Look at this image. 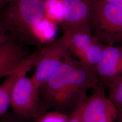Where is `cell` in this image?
Wrapping results in <instances>:
<instances>
[{"mask_svg":"<svg viewBox=\"0 0 122 122\" xmlns=\"http://www.w3.org/2000/svg\"><path fill=\"white\" fill-rule=\"evenodd\" d=\"M99 82L96 70L71 55L39 88V116L49 109L69 116L83 103L88 91Z\"/></svg>","mask_w":122,"mask_h":122,"instance_id":"6da1fadb","label":"cell"},{"mask_svg":"<svg viewBox=\"0 0 122 122\" xmlns=\"http://www.w3.org/2000/svg\"><path fill=\"white\" fill-rule=\"evenodd\" d=\"M46 0H10L0 11V23L21 45L38 43L33 33L45 17Z\"/></svg>","mask_w":122,"mask_h":122,"instance_id":"7a4b0ae2","label":"cell"},{"mask_svg":"<svg viewBox=\"0 0 122 122\" xmlns=\"http://www.w3.org/2000/svg\"><path fill=\"white\" fill-rule=\"evenodd\" d=\"M91 30L93 37L108 46L122 44V9L103 0H93Z\"/></svg>","mask_w":122,"mask_h":122,"instance_id":"3957f363","label":"cell"},{"mask_svg":"<svg viewBox=\"0 0 122 122\" xmlns=\"http://www.w3.org/2000/svg\"><path fill=\"white\" fill-rule=\"evenodd\" d=\"M66 35L64 33L60 38L42 48L41 56L36 70L31 78L35 87L39 89L65 62L71 55Z\"/></svg>","mask_w":122,"mask_h":122,"instance_id":"277c9868","label":"cell"},{"mask_svg":"<svg viewBox=\"0 0 122 122\" xmlns=\"http://www.w3.org/2000/svg\"><path fill=\"white\" fill-rule=\"evenodd\" d=\"M70 52L84 65L96 71L102 60L105 45L95 39L91 29L64 32Z\"/></svg>","mask_w":122,"mask_h":122,"instance_id":"5b68a950","label":"cell"},{"mask_svg":"<svg viewBox=\"0 0 122 122\" xmlns=\"http://www.w3.org/2000/svg\"><path fill=\"white\" fill-rule=\"evenodd\" d=\"M14 113L29 119L38 117L40 111L39 90L26 74L18 79L10 100Z\"/></svg>","mask_w":122,"mask_h":122,"instance_id":"8992f818","label":"cell"},{"mask_svg":"<svg viewBox=\"0 0 122 122\" xmlns=\"http://www.w3.org/2000/svg\"><path fill=\"white\" fill-rule=\"evenodd\" d=\"M105 87L100 81L92 89V95L81 104L82 122H114L116 120L117 109L105 96Z\"/></svg>","mask_w":122,"mask_h":122,"instance_id":"52a82bcc","label":"cell"},{"mask_svg":"<svg viewBox=\"0 0 122 122\" xmlns=\"http://www.w3.org/2000/svg\"><path fill=\"white\" fill-rule=\"evenodd\" d=\"M64 32L91 29L93 0H62Z\"/></svg>","mask_w":122,"mask_h":122,"instance_id":"ba28073f","label":"cell"},{"mask_svg":"<svg viewBox=\"0 0 122 122\" xmlns=\"http://www.w3.org/2000/svg\"><path fill=\"white\" fill-rule=\"evenodd\" d=\"M96 72L100 81L107 88L122 80V45H105Z\"/></svg>","mask_w":122,"mask_h":122,"instance_id":"9c48e42d","label":"cell"},{"mask_svg":"<svg viewBox=\"0 0 122 122\" xmlns=\"http://www.w3.org/2000/svg\"><path fill=\"white\" fill-rule=\"evenodd\" d=\"M41 49L38 48L27 57L16 70L5 77L0 85V118L7 113L10 106L13 89L18 79L37 65L41 55Z\"/></svg>","mask_w":122,"mask_h":122,"instance_id":"30bf717a","label":"cell"},{"mask_svg":"<svg viewBox=\"0 0 122 122\" xmlns=\"http://www.w3.org/2000/svg\"><path fill=\"white\" fill-rule=\"evenodd\" d=\"M33 35L37 43L52 38L54 31L52 25L45 17L33 28Z\"/></svg>","mask_w":122,"mask_h":122,"instance_id":"8fae6325","label":"cell"},{"mask_svg":"<svg viewBox=\"0 0 122 122\" xmlns=\"http://www.w3.org/2000/svg\"><path fill=\"white\" fill-rule=\"evenodd\" d=\"M45 16L53 20H63L64 9L62 0H46Z\"/></svg>","mask_w":122,"mask_h":122,"instance_id":"7c38bea8","label":"cell"},{"mask_svg":"<svg viewBox=\"0 0 122 122\" xmlns=\"http://www.w3.org/2000/svg\"><path fill=\"white\" fill-rule=\"evenodd\" d=\"M109 99L117 110L122 111V80L108 88Z\"/></svg>","mask_w":122,"mask_h":122,"instance_id":"4fadbf2b","label":"cell"},{"mask_svg":"<svg viewBox=\"0 0 122 122\" xmlns=\"http://www.w3.org/2000/svg\"><path fill=\"white\" fill-rule=\"evenodd\" d=\"M68 116L55 110L45 112L35 118V122H67Z\"/></svg>","mask_w":122,"mask_h":122,"instance_id":"5bb4252c","label":"cell"},{"mask_svg":"<svg viewBox=\"0 0 122 122\" xmlns=\"http://www.w3.org/2000/svg\"><path fill=\"white\" fill-rule=\"evenodd\" d=\"M1 118L0 122H29V120H30L15 113H6Z\"/></svg>","mask_w":122,"mask_h":122,"instance_id":"9a60e30c","label":"cell"},{"mask_svg":"<svg viewBox=\"0 0 122 122\" xmlns=\"http://www.w3.org/2000/svg\"><path fill=\"white\" fill-rule=\"evenodd\" d=\"M12 40L8 31L0 23V47L6 45Z\"/></svg>","mask_w":122,"mask_h":122,"instance_id":"2e32d148","label":"cell"},{"mask_svg":"<svg viewBox=\"0 0 122 122\" xmlns=\"http://www.w3.org/2000/svg\"><path fill=\"white\" fill-rule=\"evenodd\" d=\"M81 105L68 116L67 122H82L81 117Z\"/></svg>","mask_w":122,"mask_h":122,"instance_id":"e0dca14e","label":"cell"},{"mask_svg":"<svg viewBox=\"0 0 122 122\" xmlns=\"http://www.w3.org/2000/svg\"><path fill=\"white\" fill-rule=\"evenodd\" d=\"M108 2L122 9V0H103Z\"/></svg>","mask_w":122,"mask_h":122,"instance_id":"ac0fdd59","label":"cell"},{"mask_svg":"<svg viewBox=\"0 0 122 122\" xmlns=\"http://www.w3.org/2000/svg\"><path fill=\"white\" fill-rule=\"evenodd\" d=\"M10 0H0V11L4 8Z\"/></svg>","mask_w":122,"mask_h":122,"instance_id":"d6986e66","label":"cell"},{"mask_svg":"<svg viewBox=\"0 0 122 122\" xmlns=\"http://www.w3.org/2000/svg\"><path fill=\"white\" fill-rule=\"evenodd\" d=\"M118 122H122V111L117 110L116 120Z\"/></svg>","mask_w":122,"mask_h":122,"instance_id":"ffe728a7","label":"cell"},{"mask_svg":"<svg viewBox=\"0 0 122 122\" xmlns=\"http://www.w3.org/2000/svg\"><path fill=\"white\" fill-rule=\"evenodd\" d=\"M120 45H122V44H120Z\"/></svg>","mask_w":122,"mask_h":122,"instance_id":"44dd1931","label":"cell"}]
</instances>
